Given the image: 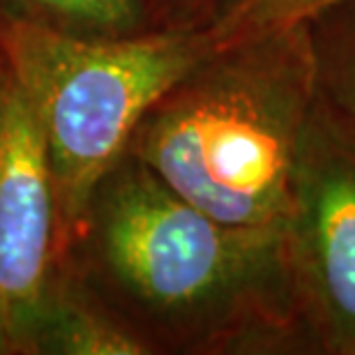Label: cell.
I'll return each instance as SVG.
<instances>
[{
    "mask_svg": "<svg viewBox=\"0 0 355 355\" xmlns=\"http://www.w3.org/2000/svg\"><path fill=\"white\" fill-rule=\"evenodd\" d=\"M62 263L150 353L311 355L286 226L219 222L130 155L97 182Z\"/></svg>",
    "mask_w": 355,
    "mask_h": 355,
    "instance_id": "obj_1",
    "label": "cell"
},
{
    "mask_svg": "<svg viewBox=\"0 0 355 355\" xmlns=\"http://www.w3.org/2000/svg\"><path fill=\"white\" fill-rule=\"evenodd\" d=\"M316 111L307 21L212 46L155 99L125 155L210 217L286 226Z\"/></svg>",
    "mask_w": 355,
    "mask_h": 355,
    "instance_id": "obj_2",
    "label": "cell"
},
{
    "mask_svg": "<svg viewBox=\"0 0 355 355\" xmlns=\"http://www.w3.org/2000/svg\"><path fill=\"white\" fill-rule=\"evenodd\" d=\"M212 46L210 31L86 40L0 17V60L44 139L67 245L146 111Z\"/></svg>",
    "mask_w": 355,
    "mask_h": 355,
    "instance_id": "obj_3",
    "label": "cell"
},
{
    "mask_svg": "<svg viewBox=\"0 0 355 355\" xmlns=\"http://www.w3.org/2000/svg\"><path fill=\"white\" fill-rule=\"evenodd\" d=\"M286 243L311 355H355V139L318 102L291 178Z\"/></svg>",
    "mask_w": 355,
    "mask_h": 355,
    "instance_id": "obj_4",
    "label": "cell"
},
{
    "mask_svg": "<svg viewBox=\"0 0 355 355\" xmlns=\"http://www.w3.org/2000/svg\"><path fill=\"white\" fill-rule=\"evenodd\" d=\"M46 148L31 106L0 79V355L28 353L46 288L65 261Z\"/></svg>",
    "mask_w": 355,
    "mask_h": 355,
    "instance_id": "obj_5",
    "label": "cell"
},
{
    "mask_svg": "<svg viewBox=\"0 0 355 355\" xmlns=\"http://www.w3.org/2000/svg\"><path fill=\"white\" fill-rule=\"evenodd\" d=\"M28 353L40 355H148L137 332L65 263L46 288Z\"/></svg>",
    "mask_w": 355,
    "mask_h": 355,
    "instance_id": "obj_6",
    "label": "cell"
},
{
    "mask_svg": "<svg viewBox=\"0 0 355 355\" xmlns=\"http://www.w3.org/2000/svg\"><path fill=\"white\" fill-rule=\"evenodd\" d=\"M316 102L355 139V0H339L307 19Z\"/></svg>",
    "mask_w": 355,
    "mask_h": 355,
    "instance_id": "obj_7",
    "label": "cell"
},
{
    "mask_svg": "<svg viewBox=\"0 0 355 355\" xmlns=\"http://www.w3.org/2000/svg\"><path fill=\"white\" fill-rule=\"evenodd\" d=\"M0 17L86 40L153 33L146 0H0Z\"/></svg>",
    "mask_w": 355,
    "mask_h": 355,
    "instance_id": "obj_8",
    "label": "cell"
},
{
    "mask_svg": "<svg viewBox=\"0 0 355 355\" xmlns=\"http://www.w3.org/2000/svg\"><path fill=\"white\" fill-rule=\"evenodd\" d=\"M332 3L339 0H240L217 26L210 28V35L215 46L229 44L302 24Z\"/></svg>",
    "mask_w": 355,
    "mask_h": 355,
    "instance_id": "obj_9",
    "label": "cell"
},
{
    "mask_svg": "<svg viewBox=\"0 0 355 355\" xmlns=\"http://www.w3.org/2000/svg\"><path fill=\"white\" fill-rule=\"evenodd\" d=\"M240 0H146L155 31H210Z\"/></svg>",
    "mask_w": 355,
    "mask_h": 355,
    "instance_id": "obj_10",
    "label": "cell"
},
{
    "mask_svg": "<svg viewBox=\"0 0 355 355\" xmlns=\"http://www.w3.org/2000/svg\"><path fill=\"white\" fill-rule=\"evenodd\" d=\"M5 76V67H3V60H0V79Z\"/></svg>",
    "mask_w": 355,
    "mask_h": 355,
    "instance_id": "obj_11",
    "label": "cell"
}]
</instances>
